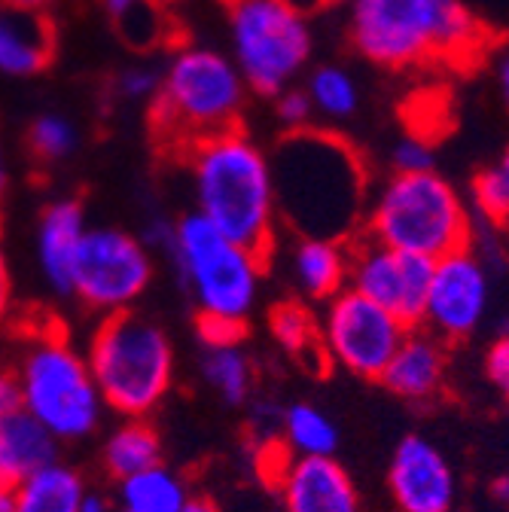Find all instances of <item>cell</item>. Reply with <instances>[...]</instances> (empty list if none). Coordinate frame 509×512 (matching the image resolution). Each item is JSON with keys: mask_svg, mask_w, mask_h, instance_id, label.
Listing matches in <instances>:
<instances>
[{"mask_svg": "<svg viewBox=\"0 0 509 512\" xmlns=\"http://www.w3.org/2000/svg\"><path fill=\"white\" fill-rule=\"evenodd\" d=\"M287 4H293L296 10H302V13L308 16L311 10H317V7H324V4H330V0H287Z\"/></svg>", "mask_w": 509, "mask_h": 512, "instance_id": "obj_43", "label": "cell"}, {"mask_svg": "<svg viewBox=\"0 0 509 512\" xmlns=\"http://www.w3.org/2000/svg\"><path fill=\"white\" fill-rule=\"evenodd\" d=\"M10 308H13V278H10L4 247H0V324L10 317Z\"/></svg>", "mask_w": 509, "mask_h": 512, "instance_id": "obj_37", "label": "cell"}, {"mask_svg": "<svg viewBox=\"0 0 509 512\" xmlns=\"http://www.w3.org/2000/svg\"><path fill=\"white\" fill-rule=\"evenodd\" d=\"M7 186V159H4V147H0V192Z\"/></svg>", "mask_w": 509, "mask_h": 512, "instance_id": "obj_45", "label": "cell"}, {"mask_svg": "<svg viewBox=\"0 0 509 512\" xmlns=\"http://www.w3.org/2000/svg\"><path fill=\"white\" fill-rule=\"evenodd\" d=\"M485 372L494 388L500 391V397L509 400V333H503L485 354Z\"/></svg>", "mask_w": 509, "mask_h": 512, "instance_id": "obj_35", "label": "cell"}, {"mask_svg": "<svg viewBox=\"0 0 509 512\" xmlns=\"http://www.w3.org/2000/svg\"><path fill=\"white\" fill-rule=\"evenodd\" d=\"M86 360L104 406L125 418L153 415L174 384V345L153 317L138 311L104 317Z\"/></svg>", "mask_w": 509, "mask_h": 512, "instance_id": "obj_5", "label": "cell"}, {"mask_svg": "<svg viewBox=\"0 0 509 512\" xmlns=\"http://www.w3.org/2000/svg\"><path fill=\"white\" fill-rule=\"evenodd\" d=\"M101 7L132 43L150 46L159 40L162 34L159 0H101Z\"/></svg>", "mask_w": 509, "mask_h": 512, "instance_id": "obj_29", "label": "cell"}, {"mask_svg": "<svg viewBox=\"0 0 509 512\" xmlns=\"http://www.w3.org/2000/svg\"><path fill=\"white\" fill-rule=\"evenodd\" d=\"M488 290V272L470 247L439 256V260H433V278L421 324L427 327V333L445 342L467 339L482 324L491 299Z\"/></svg>", "mask_w": 509, "mask_h": 512, "instance_id": "obj_13", "label": "cell"}, {"mask_svg": "<svg viewBox=\"0 0 509 512\" xmlns=\"http://www.w3.org/2000/svg\"><path fill=\"white\" fill-rule=\"evenodd\" d=\"M348 266L351 247L333 238H299L290 250V275L314 302H330L348 287Z\"/></svg>", "mask_w": 509, "mask_h": 512, "instance_id": "obj_20", "label": "cell"}, {"mask_svg": "<svg viewBox=\"0 0 509 512\" xmlns=\"http://www.w3.org/2000/svg\"><path fill=\"white\" fill-rule=\"evenodd\" d=\"M354 49L378 68L433 58L470 64L485 49V25L464 0H348Z\"/></svg>", "mask_w": 509, "mask_h": 512, "instance_id": "obj_2", "label": "cell"}, {"mask_svg": "<svg viewBox=\"0 0 509 512\" xmlns=\"http://www.w3.org/2000/svg\"><path fill=\"white\" fill-rule=\"evenodd\" d=\"M119 512H180L189 503V485L165 464L116 482Z\"/></svg>", "mask_w": 509, "mask_h": 512, "instance_id": "obj_23", "label": "cell"}, {"mask_svg": "<svg viewBox=\"0 0 509 512\" xmlns=\"http://www.w3.org/2000/svg\"><path fill=\"white\" fill-rule=\"evenodd\" d=\"M28 147L40 162H65L80 147L77 125L61 113H43L28 128Z\"/></svg>", "mask_w": 509, "mask_h": 512, "instance_id": "obj_28", "label": "cell"}, {"mask_svg": "<svg viewBox=\"0 0 509 512\" xmlns=\"http://www.w3.org/2000/svg\"><path fill=\"white\" fill-rule=\"evenodd\" d=\"M278 214L302 232V238L342 241L360 217L363 171L333 135L290 132L272 159Z\"/></svg>", "mask_w": 509, "mask_h": 512, "instance_id": "obj_3", "label": "cell"}, {"mask_svg": "<svg viewBox=\"0 0 509 512\" xmlns=\"http://www.w3.org/2000/svg\"><path fill=\"white\" fill-rule=\"evenodd\" d=\"M162 83V71L153 64H132V68L119 71L116 89L125 101H153Z\"/></svg>", "mask_w": 509, "mask_h": 512, "instance_id": "obj_31", "label": "cell"}, {"mask_svg": "<svg viewBox=\"0 0 509 512\" xmlns=\"http://www.w3.org/2000/svg\"><path fill=\"white\" fill-rule=\"evenodd\" d=\"M162 464V436L147 418L122 421L104 442V470L122 482Z\"/></svg>", "mask_w": 509, "mask_h": 512, "instance_id": "obj_22", "label": "cell"}, {"mask_svg": "<svg viewBox=\"0 0 509 512\" xmlns=\"http://www.w3.org/2000/svg\"><path fill=\"white\" fill-rule=\"evenodd\" d=\"M281 442L296 458H333L339 430L324 409L293 403L281 412Z\"/></svg>", "mask_w": 509, "mask_h": 512, "instance_id": "obj_24", "label": "cell"}, {"mask_svg": "<svg viewBox=\"0 0 509 512\" xmlns=\"http://www.w3.org/2000/svg\"><path fill=\"white\" fill-rule=\"evenodd\" d=\"M366 226L369 238L424 260H439L470 241V211L439 171L391 174L375 192Z\"/></svg>", "mask_w": 509, "mask_h": 512, "instance_id": "obj_7", "label": "cell"}, {"mask_svg": "<svg viewBox=\"0 0 509 512\" xmlns=\"http://www.w3.org/2000/svg\"><path fill=\"white\" fill-rule=\"evenodd\" d=\"M491 494H494L503 506H509V476H500V479L491 485Z\"/></svg>", "mask_w": 509, "mask_h": 512, "instance_id": "obj_42", "label": "cell"}, {"mask_svg": "<svg viewBox=\"0 0 509 512\" xmlns=\"http://www.w3.org/2000/svg\"><path fill=\"white\" fill-rule=\"evenodd\" d=\"M16 381L22 409L58 442H77L98 430L107 406L86 354H80L65 336L46 330L31 339L22 351Z\"/></svg>", "mask_w": 509, "mask_h": 512, "instance_id": "obj_8", "label": "cell"}, {"mask_svg": "<svg viewBox=\"0 0 509 512\" xmlns=\"http://www.w3.org/2000/svg\"><path fill=\"white\" fill-rule=\"evenodd\" d=\"M153 284V250L132 232L98 226L89 229L77 269H74V296L104 317L132 311V305Z\"/></svg>", "mask_w": 509, "mask_h": 512, "instance_id": "obj_10", "label": "cell"}, {"mask_svg": "<svg viewBox=\"0 0 509 512\" xmlns=\"http://www.w3.org/2000/svg\"><path fill=\"white\" fill-rule=\"evenodd\" d=\"M86 214L77 199H58L43 208L34 238L37 269L55 296H74V269L86 238Z\"/></svg>", "mask_w": 509, "mask_h": 512, "instance_id": "obj_15", "label": "cell"}, {"mask_svg": "<svg viewBox=\"0 0 509 512\" xmlns=\"http://www.w3.org/2000/svg\"><path fill=\"white\" fill-rule=\"evenodd\" d=\"M55 58V28L46 13L0 4V74L37 77Z\"/></svg>", "mask_w": 509, "mask_h": 512, "instance_id": "obj_18", "label": "cell"}, {"mask_svg": "<svg viewBox=\"0 0 509 512\" xmlns=\"http://www.w3.org/2000/svg\"><path fill=\"white\" fill-rule=\"evenodd\" d=\"M430 278L433 260H424V256L394 250L369 235L351 247L348 290L388 308L409 330L424 320Z\"/></svg>", "mask_w": 509, "mask_h": 512, "instance_id": "obj_12", "label": "cell"}, {"mask_svg": "<svg viewBox=\"0 0 509 512\" xmlns=\"http://www.w3.org/2000/svg\"><path fill=\"white\" fill-rule=\"evenodd\" d=\"M278 488L284 512H360L357 488L336 458H290Z\"/></svg>", "mask_w": 509, "mask_h": 512, "instance_id": "obj_16", "label": "cell"}, {"mask_svg": "<svg viewBox=\"0 0 509 512\" xmlns=\"http://www.w3.org/2000/svg\"><path fill=\"white\" fill-rule=\"evenodd\" d=\"M0 512H13V488L0 485Z\"/></svg>", "mask_w": 509, "mask_h": 512, "instance_id": "obj_44", "label": "cell"}, {"mask_svg": "<svg viewBox=\"0 0 509 512\" xmlns=\"http://www.w3.org/2000/svg\"><path fill=\"white\" fill-rule=\"evenodd\" d=\"M445 366H449V357H445L442 339L427 330H409L378 381L400 400L427 403L442 391Z\"/></svg>", "mask_w": 509, "mask_h": 512, "instance_id": "obj_17", "label": "cell"}, {"mask_svg": "<svg viewBox=\"0 0 509 512\" xmlns=\"http://www.w3.org/2000/svg\"><path fill=\"white\" fill-rule=\"evenodd\" d=\"M196 211L232 241L269 260L278 226L272 159L244 128L202 138L186 147Z\"/></svg>", "mask_w": 509, "mask_h": 512, "instance_id": "obj_1", "label": "cell"}, {"mask_svg": "<svg viewBox=\"0 0 509 512\" xmlns=\"http://www.w3.org/2000/svg\"><path fill=\"white\" fill-rule=\"evenodd\" d=\"M22 409V397H19V381H16V372H7L0 369V421L7 415L19 412Z\"/></svg>", "mask_w": 509, "mask_h": 512, "instance_id": "obj_36", "label": "cell"}, {"mask_svg": "<svg viewBox=\"0 0 509 512\" xmlns=\"http://www.w3.org/2000/svg\"><path fill=\"white\" fill-rule=\"evenodd\" d=\"M269 327L275 342L293 354V357H311V354H324L321 348V324L314 320V314L302 302H281L269 314Z\"/></svg>", "mask_w": 509, "mask_h": 512, "instance_id": "obj_27", "label": "cell"}, {"mask_svg": "<svg viewBox=\"0 0 509 512\" xmlns=\"http://www.w3.org/2000/svg\"><path fill=\"white\" fill-rule=\"evenodd\" d=\"M168 253L199 317L247 324L260 299L266 256L223 235L199 211L174 220Z\"/></svg>", "mask_w": 509, "mask_h": 512, "instance_id": "obj_6", "label": "cell"}, {"mask_svg": "<svg viewBox=\"0 0 509 512\" xmlns=\"http://www.w3.org/2000/svg\"><path fill=\"white\" fill-rule=\"evenodd\" d=\"M52 461H58V439L25 409L0 421V485L16 488Z\"/></svg>", "mask_w": 509, "mask_h": 512, "instance_id": "obj_19", "label": "cell"}, {"mask_svg": "<svg viewBox=\"0 0 509 512\" xmlns=\"http://www.w3.org/2000/svg\"><path fill=\"white\" fill-rule=\"evenodd\" d=\"M275 113L287 132H305V128H311V119H314L311 98L305 95V89H293V86L284 89L281 95H275Z\"/></svg>", "mask_w": 509, "mask_h": 512, "instance_id": "obj_32", "label": "cell"}, {"mask_svg": "<svg viewBox=\"0 0 509 512\" xmlns=\"http://www.w3.org/2000/svg\"><path fill=\"white\" fill-rule=\"evenodd\" d=\"M180 512H220V506L208 497H189V503Z\"/></svg>", "mask_w": 509, "mask_h": 512, "instance_id": "obj_39", "label": "cell"}, {"mask_svg": "<svg viewBox=\"0 0 509 512\" xmlns=\"http://www.w3.org/2000/svg\"><path fill=\"white\" fill-rule=\"evenodd\" d=\"M391 494L400 512H452L455 506V473L439 448L409 433L400 439L391 458Z\"/></svg>", "mask_w": 509, "mask_h": 512, "instance_id": "obj_14", "label": "cell"}, {"mask_svg": "<svg viewBox=\"0 0 509 512\" xmlns=\"http://www.w3.org/2000/svg\"><path fill=\"white\" fill-rule=\"evenodd\" d=\"M497 89H500V98L509 110V55H503L497 64Z\"/></svg>", "mask_w": 509, "mask_h": 512, "instance_id": "obj_38", "label": "cell"}, {"mask_svg": "<svg viewBox=\"0 0 509 512\" xmlns=\"http://www.w3.org/2000/svg\"><path fill=\"white\" fill-rule=\"evenodd\" d=\"M86 482L71 467L52 461L13 488V512H80Z\"/></svg>", "mask_w": 509, "mask_h": 512, "instance_id": "obj_21", "label": "cell"}, {"mask_svg": "<svg viewBox=\"0 0 509 512\" xmlns=\"http://www.w3.org/2000/svg\"><path fill=\"white\" fill-rule=\"evenodd\" d=\"M196 333L205 348L241 345L247 324H238V320H220V317H196Z\"/></svg>", "mask_w": 509, "mask_h": 512, "instance_id": "obj_34", "label": "cell"}, {"mask_svg": "<svg viewBox=\"0 0 509 512\" xmlns=\"http://www.w3.org/2000/svg\"><path fill=\"white\" fill-rule=\"evenodd\" d=\"M406 333L409 327L400 317L348 287L327 302V311L321 317L324 357L357 378L385 375Z\"/></svg>", "mask_w": 509, "mask_h": 512, "instance_id": "obj_11", "label": "cell"}, {"mask_svg": "<svg viewBox=\"0 0 509 512\" xmlns=\"http://www.w3.org/2000/svg\"><path fill=\"white\" fill-rule=\"evenodd\" d=\"M247 83L235 61L211 46H180L162 68V83L150 101V122L171 147L238 128L247 107Z\"/></svg>", "mask_w": 509, "mask_h": 512, "instance_id": "obj_4", "label": "cell"}, {"mask_svg": "<svg viewBox=\"0 0 509 512\" xmlns=\"http://www.w3.org/2000/svg\"><path fill=\"white\" fill-rule=\"evenodd\" d=\"M305 95L311 98L314 113L336 122L351 119L360 107V86L342 64H321L317 71H311Z\"/></svg>", "mask_w": 509, "mask_h": 512, "instance_id": "obj_26", "label": "cell"}, {"mask_svg": "<svg viewBox=\"0 0 509 512\" xmlns=\"http://www.w3.org/2000/svg\"><path fill=\"white\" fill-rule=\"evenodd\" d=\"M226 4H235V0H226Z\"/></svg>", "mask_w": 509, "mask_h": 512, "instance_id": "obj_46", "label": "cell"}, {"mask_svg": "<svg viewBox=\"0 0 509 512\" xmlns=\"http://www.w3.org/2000/svg\"><path fill=\"white\" fill-rule=\"evenodd\" d=\"M202 375L208 381V388L229 406H241L250 397L253 366H250V357L241 345L205 348Z\"/></svg>", "mask_w": 509, "mask_h": 512, "instance_id": "obj_25", "label": "cell"}, {"mask_svg": "<svg viewBox=\"0 0 509 512\" xmlns=\"http://www.w3.org/2000/svg\"><path fill=\"white\" fill-rule=\"evenodd\" d=\"M80 512H113V509H110V503H107L104 497H95V494H86V500H83V506H80Z\"/></svg>", "mask_w": 509, "mask_h": 512, "instance_id": "obj_41", "label": "cell"}, {"mask_svg": "<svg viewBox=\"0 0 509 512\" xmlns=\"http://www.w3.org/2000/svg\"><path fill=\"white\" fill-rule=\"evenodd\" d=\"M0 4H7V7H19V10H34V13H43L52 0H0Z\"/></svg>", "mask_w": 509, "mask_h": 512, "instance_id": "obj_40", "label": "cell"}, {"mask_svg": "<svg viewBox=\"0 0 509 512\" xmlns=\"http://www.w3.org/2000/svg\"><path fill=\"white\" fill-rule=\"evenodd\" d=\"M473 205L491 223L509 220V147L503 156L473 180Z\"/></svg>", "mask_w": 509, "mask_h": 512, "instance_id": "obj_30", "label": "cell"}, {"mask_svg": "<svg viewBox=\"0 0 509 512\" xmlns=\"http://www.w3.org/2000/svg\"><path fill=\"white\" fill-rule=\"evenodd\" d=\"M308 16L287 0L229 4V58L247 89L275 98L293 86L311 58Z\"/></svg>", "mask_w": 509, "mask_h": 512, "instance_id": "obj_9", "label": "cell"}, {"mask_svg": "<svg viewBox=\"0 0 509 512\" xmlns=\"http://www.w3.org/2000/svg\"><path fill=\"white\" fill-rule=\"evenodd\" d=\"M394 174H421L433 171V147L421 135H406L394 147Z\"/></svg>", "mask_w": 509, "mask_h": 512, "instance_id": "obj_33", "label": "cell"}]
</instances>
